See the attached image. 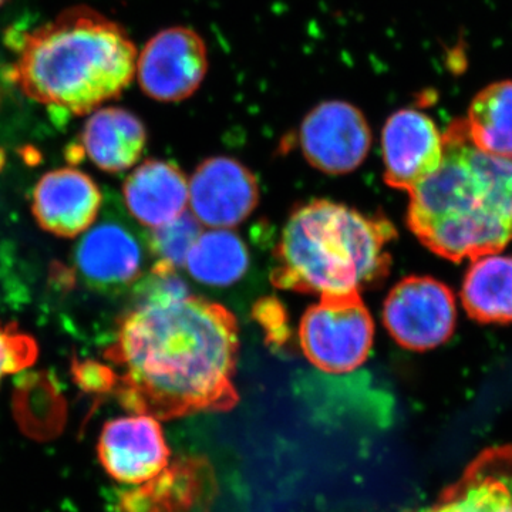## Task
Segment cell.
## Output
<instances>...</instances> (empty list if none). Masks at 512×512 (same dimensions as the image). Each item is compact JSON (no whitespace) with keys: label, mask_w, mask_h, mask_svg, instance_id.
<instances>
[{"label":"cell","mask_w":512,"mask_h":512,"mask_svg":"<svg viewBox=\"0 0 512 512\" xmlns=\"http://www.w3.org/2000/svg\"><path fill=\"white\" fill-rule=\"evenodd\" d=\"M237 319L190 295L174 271L151 269L117 322L106 359L124 407L154 419L225 412L238 403Z\"/></svg>","instance_id":"cell-1"},{"label":"cell","mask_w":512,"mask_h":512,"mask_svg":"<svg viewBox=\"0 0 512 512\" xmlns=\"http://www.w3.org/2000/svg\"><path fill=\"white\" fill-rule=\"evenodd\" d=\"M443 137L439 170L409 192L407 225L448 261L498 254L512 242V156L478 148L464 120Z\"/></svg>","instance_id":"cell-2"},{"label":"cell","mask_w":512,"mask_h":512,"mask_svg":"<svg viewBox=\"0 0 512 512\" xmlns=\"http://www.w3.org/2000/svg\"><path fill=\"white\" fill-rule=\"evenodd\" d=\"M137 56L120 25L76 6L22 36L13 80L29 99L83 116L130 86Z\"/></svg>","instance_id":"cell-3"},{"label":"cell","mask_w":512,"mask_h":512,"mask_svg":"<svg viewBox=\"0 0 512 512\" xmlns=\"http://www.w3.org/2000/svg\"><path fill=\"white\" fill-rule=\"evenodd\" d=\"M392 222L328 200L301 205L275 248L272 284L285 291L335 295L380 285L389 275Z\"/></svg>","instance_id":"cell-4"},{"label":"cell","mask_w":512,"mask_h":512,"mask_svg":"<svg viewBox=\"0 0 512 512\" xmlns=\"http://www.w3.org/2000/svg\"><path fill=\"white\" fill-rule=\"evenodd\" d=\"M373 336L372 315L359 292L320 296L303 315L299 328L303 353L326 373H348L362 366Z\"/></svg>","instance_id":"cell-5"},{"label":"cell","mask_w":512,"mask_h":512,"mask_svg":"<svg viewBox=\"0 0 512 512\" xmlns=\"http://www.w3.org/2000/svg\"><path fill=\"white\" fill-rule=\"evenodd\" d=\"M383 322L404 349L426 352L439 348L456 330V296L430 276H409L384 301Z\"/></svg>","instance_id":"cell-6"},{"label":"cell","mask_w":512,"mask_h":512,"mask_svg":"<svg viewBox=\"0 0 512 512\" xmlns=\"http://www.w3.org/2000/svg\"><path fill=\"white\" fill-rule=\"evenodd\" d=\"M207 72L204 39L185 26L161 30L137 56L136 76L141 90L161 103L187 100L200 89Z\"/></svg>","instance_id":"cell-7"},{"label":"cell","mask_w":512,"mask_h":512,"mask_svg":"<svg viewBox=\"0 0 512 512\" xmlns=\"http://www.w3.org/2000/svg\"><path fill=\"white\" fill-rule=\"evenodd\" d=\"M306 160L328 174H348L369 154L372 131L362 111L348 101L320 103L309 111L299 130Z\"/></svg>","instance_id":"cell-8"},{"label":"cell","mask_w":512,"mask_h":512,"mask_svg":"<svg viewBox=\"0 0 512 512\" xmlns=\"http://www.w3.org/2000/svg\"><path fill=\"white\" fill-rule=\"evenodd\" d=\"M384 181L389 187L412 192L439 170L444 137L423 111H396L382 133Z\"/></svg>","instance_id":"cell-9"},{"label":"cell","mask_w":512,"mask_h":512,"mask_svg":"<svg viewBox=\"0 0 512 512\" xmlns=\"http://www.w3.org/2000/svg\"><path fill=\"white\" fill-rule=\"evenodd\" d=\"M97 453L109 476L124 484H146L160 476L170 457L160 424L146 414L106 423Z\"/></svg>","instance_id":"cell-10"},{"label":"cell","mask_w":512,"mask_h":512,"mask_svg":"<svg viewBox=\"0 0 512 512\" xmlns=\"http://www.w3.org/2000/svg\"><path fill=\"white\" fill-rule=\"evenodd\" d=\"M258 200L254 174L234 158H208L190 181L191 210L207 227H237L255 210Z\"/></svg>","instance_id":"cell-11"},{"label":"cell","mask_w":512,"mask_h":512,"mask_svg":"<svg viewBox=\"0 0 512 512\" xmlns=\"http://www.w3.org/2000/svg\"><path fill=\"white\" fill-rule=\"evenodd\" d=\"M101 202L99 187L76 168L50 171L33 192V212L40 227L63 238L77 237L92 227Z\"/></svg>","instance_id":"cell-12"},{"label":"cell","mask_w":512,"mask_h":512,"mask_svg":"<svg viewBox=\"0 0 512 512\" xmlns=\"http://www.w3.org/2000/svg\"><path fill=\"white\" fill-rule=\"evenodd\" d=\"M146 251L133 229L104 221L83 235L74 254L80 276L97 288L134 284L143 272Z\"/></svg>","instance_id":"cell-13"},{"label":"cell","mask_w":512,"mask_h":512,"mask_svg":"<svg viewBox=\"0 0 512 512\" xmlns=\"http://www.w3.org/2000/svg\"><path fill=\"white\" fill-rule=\"evenodd\" d=\"M417 512H512V444L484 450L436 503Z\"/></svg>","instance_id":"cell-14"},{"label":"cell","mask_w":512,"mask_h":512,"mask_svg":"<svg viewBox=\"0 0 512 512\" xmlns=\"http://www.w3.org/2000/svg\"><path fill=\"white\" fill-rule=\"evenodd\" d=\"M130 214L148 228L163 227L180 217L190 202V184L174 164L148 160L124 184Z\"/></svg>","instance_id":"cell-15"},{"label":"cell","mask_w":512,"mask_h":512,"mask_svg":"<svg viewBox=\"0 0 512 512\" xmlns=\"http://www.w3.org/2000/svg\"><path fill=\"white\" fill-rule=\"evenodd\" d=\"M146 143L144 124L131 111L120 107L97 109L84 124L82 150L107 173L133 167Z\"/></svg>","instance_id":"cell-16"},{"label":"cell","mask_w":512,"mask_h":512,"mask_svg":"<svg viewBox=\"0 0 512 512\" xmlns=\"http://www.w3.org/2000/svg\"><path fill=\"white\" fill-rule=\"evenodd\" d=\"M461 303L478 323H512V256L498 252L473 259L464 276Z\"/></svg>","instance_id":"cell-17"},{"label":"cell","mask_w":512,"mask_h":512,"mask_svg":"<svg viewBox=\"0 0 512 512\" xmlns=\"http://www.w3.org/2000/svg\"><path fill=\"white\" fill-rule=\"evenodd\" d=\"M188 272L198 282L211 286H229L238 282L249 268L244 241L228 229L201 232L185 261Z\"/></svg>","instance_id":"cell-18"},{"label":"cell","mask_w":512,"mask_h":512,"mask_svg":"<svg viewBox=\"0 0 512 512\" xmlns=\"http://www.w3.org/2000/svg\"><path fill=\"white\" fill-rule=\"evenodd\" d=\"M464 123L478 148L498 156H512V80L481 90L471 101Z\"/></svg>","instance_id":"cell-19"},{"label":"cell","mask_w":512,"mask_h":512,"mask_svg":"<svg viewBox=\"0 0 512 512\" xmlns=\"http://www.w3.org/2000/svg\"><path fill=\"white\" fill-rule=\"evenodd\" d=\"M200 235V221L190 212H183L163 227L154 228L147 242L151 254L156 258L153 269L177 271V268L185 265L188 252Z\"/></svg>","instance_id":"cell-20"},{"label":"cell","mask_w":512,"mask_h":512,"mask_svg":"<svg viewBox=\"0 0 512 512\" xmlns=\"http://www.w3.org/2000/svg\"><path fill=\"white\" fill-rule=\"evenodd\" d=\"M37 346L35 340L20 332L15 325L0 322V380L35 363Z\"/></svg>","instance_id":"cell-21"},{"label":"cell","mask_w":512,"mask_h":512,"mask_svg":"<svg viewBox=\"0 0 512 512\" xmlns=\"http://www.w3.org/2000/svg\"><path fill=\"white\" fill-rule=\"evenodd\" d=\"M254 316L265 329L269 342L275 346H284L288 342V318L281 302L272 298L261 299L255 305Z\"/></svg>","instance_id":"cell-22"},{"label":"cell","mask_w":512,"mask_h":512,"mask_svg":"<svg viewBox=\"0 0 512 512\" xmlns=\"http://www.w3.org/2000/svg\"><path fill=\"white\" fill-rule=\"evenodd\" d=\"M77 376L80 383L92 392H109L116 384L113 369L99 363H83L77 370Z\"/></svg>","instance_id":"cell-23"},{"label":"cell","mask_w":512,"mask_h":512,"mask_svg":"<svg viewBox=\"0 0 512 512\" xmlns=\"http://www.w3.org/2000/svg\"><path fill=\"white\" fill-rule=\"evenodd\" d=\"M3 2H5V0H0V6L3 5Z\"/></svg>","instance_id":"cell-24"}]
</instances>
